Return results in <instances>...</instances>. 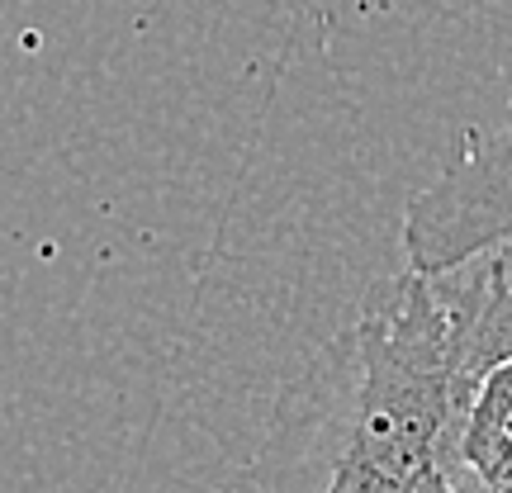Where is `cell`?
<instances>
[{
    "instance_id": "1",
    "label": "cell",
    "mask_w": 512,
    "mask_h": 493,
    "mask_svg": "<svg viewBox=\"0 0 512 493\" xmlns=\"http://www.w3.org/2000/svg\"><path fill=\"white\" fill-rule=\"evenodd\" d=\"M351 366L347 437L332 460L366 465L399 484L456 475L475 394L437 275L403 266L370 285L351 332Z\"/></svg>"
},
{
    "instance_id": "2",
    "label": "cell",
    "mask_w": 512,
    "mask_h": 493,
    "mask_svg": "<svg viewBox=\"0 0 512 493\" xmlns=\"http://www.w3.org/2000/svg\"><path fill=\"white\" fill-rule=\"evenodd\" d=\"M512 238V110L489 138L418 190L403 209V261L422 275H446L470 256Z\"/></svg>"
},
{
    "instance_id": "3",
    "label": "cell",
    "mask_w": 512,
    "mask_h": 493,
    "mask_svg": "<svg viewBox=\"0 0 512 493\" xmlns=\"http://www.w3.org/2000/svg\"><path fill=\"white\" fill-rule=\"evenodd\" d=\"M460 465L484 493L512 489V356L479 380L460 437Z\"/></svg>"
}]
</instances>
